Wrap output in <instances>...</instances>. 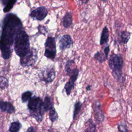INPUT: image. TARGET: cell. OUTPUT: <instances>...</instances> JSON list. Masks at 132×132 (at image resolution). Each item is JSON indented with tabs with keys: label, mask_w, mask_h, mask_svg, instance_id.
<instances>
[{
	"label": "cell",
	"mask_w": 132,
	"mask_h": 132,
	"mask_svg": "<svg viewBox=\"0 0 132 132\" xmlns=\"http://www.w3.org/2000/svg\"><path fill=\"white\" fill-rule=\"evenodd\" d=\"M22 29L20 19L14 14L9 13L3 19L2 25L0 47L2 57L6 60L12 54V46L18 32Z\"/></svg>",
	"instance_id": "1"
},
{
	"label": "cell",
	"mask_w": 132,
	"mask_h": 132,
	"mask_svg": "<svg viewBox=\"0 0 132 132\" xmlns=\"http://www.w3.org/2000/svg\"><path fill=\"white\" fill-rule=\"evenodd\" d=\"M14 50L20 58L26 56L30 51L29 37L25 31L21 30L17 34L13 44Z\"/></svg>",
	"instance_id": "2"
},
{
	"label": "cell",
	"mask_w": 132,
	"mask_h": 132,
	"mask_svg": "<svg viewBox=\"0 0 132 132\" xmlns=\"http://www.w3.org/2000/svg\"><path fill=\"white\" fill-rule=\"evenodd\" d=\"M124 59L121 54L112 53L108 60V65L111 70V74L117 81L121 80L124 66Z\"/></svg>",
	"instance_id": "3"
},
{
	"label": "cell",
	"mask_w": 132,
	"mask_h": 132,
	"mask_svg": "<svg viewBox=\"0 0 132 132\" xmlns=\"http://www.w3.org/2000/svg\"><path fill=\"white\" fill-rule=\"evenodd\" d=\"M27 106L30 116L34 118L38 122H41L45 112L42 98L37 96L31 97L29 100Z\"/></svg>",
	"instance_id": "4"
},
{
	"label": "cell",
	"mask_w": 132,
	"mask_h": 132,
	"mask_svg": "<svg viewBox=\"0 0 132 132\" xmlns=\"http://www.w3.org/2000/svg\"><path fill=\"white\" fill-rule=\"evenodd\" d=\"M44 45V56L46 58L54 60L56 55V46L55 38L52 37H47Z\"/></svg>",
	"instance_id": "5"
},
{
	"label": "cell",
	"mask_w": 132,
	"mask_h": 132,
	"mask_svg": "<svg viewBox=\"0 0 132 132\" xmlns=\"http://www.w3.org/2000/svg\"><path fill=\"white\" fill-rule=\"evenodd\" d=\"M38 59V52L37 50L32 48L26 56L20 58V64L23 67H31L33 65Z\"/></svg>",
	"instance_id": "6"
},
{
	"label": "cell",
	"mask_w": 132,
	"mask_h": 132,
	"mask_svg": "<svg viewBox=\"0 0 132 132\" xmlns=\"http://www.w3.org/2000/svg\"><path fill=\"white\" fill-rule=\"evenodd\" d=\"M79 73V70L78 69L74 68L70 72H69L67 74L70 76L69 80L65 84L64 89L65 91V92L67 95H69L71 92L72 90L74 88L75 82L77 80Z\"/></svg>",
	"instance_id": "7"
},
{
	"label": "cell",
	"mask_w": 132,
	"mask_h": 132,
	"mask_svg": "<svg viewBox=\"0 0 132 132\" xmlns=\"http://www.w3.org/2000/svg\"><path fill=\"white\" fill-rule=\"evenodd\" d=\"M56 76V72L53 67H48L41 71L39 78L41 81L48 84L52 82Z\"/></svg>",
	"instance_id": "8"
},
{
	"label": "cell",
	"mask_w": 132,
	"mask_h": 132,
	"mask_svg": "<svg viewBox=\"0 0 132 132\" xmlns=\"http://www.w3.org/2000/svg\"><path fill=\"white\" fill-rule=\"evenodd\" d=\"M48 11L44 6H41L33 10L29 15L33 19L41 21L43 20L47 15Z\"/></svg>",
	"instance_id": "9"
},
{
	"label": "cell",
	"mask_w": 132,
	"mask_h": 132,
	"mask_svg": "<svg viewBox=\"0 0 132 132\" xmlns=\"http://www.w3.org/2000/svg\"><path fill=\"white\" fill-rule=\"evenodd\" d=\"M73 41L71 36L69 35H64L60 38L59 43L60 50L62 51L69 48L72 44Z\"/></svg>",
	"instance_id": "10"
},
{
	"label": "cell",
	"mask_w": 132,
	"mask_h": 132,
	"mask_svg": "<svg viewBox=\"0 0 132 132\" xmlns=\"http://www.w3.org/2000/svg\"><path fill=\"white\" fill-rule=\"evenodd\" d=\"M94 118L96 122L98 124L102 122L105 118L104 114L102 110L101 105L98 102H96L95 103Z\"/></svg>",
	"instance_id": "11"
},
{
	"label": "cell",
	"mask_w": 132,
	"mask_h": 132,
	"mask_svg": "<svg viewBox=\"0 0 132 132\" xmlns=\"http://www.w3.org/2000/svg\"><path fill=\"white\" fill-rule=\"evenodd\" d=\"M0 108L2 111L6 112L9 114L12 113L15 111L14 107L9 102H4L1 101L0 104Z\"/></svg>",
	"instance_id": "12"
},
{
	"label": "cell",
	"mask_w": 132,
	"mask_h": 132,
	"mask_svg": "<svg viewBox=\"0 0 132 132\" xmlns=\"http://www.w3.org/2000/svg\"><path fill=\"white\" fill-rule=\"evenodd\" d=\"M131 36V33L127 30L121 31L118 35V41L120 44H126Z\"/></svg>",
	"instance_id": "13"
},
{
	"label": "cell",
	"mask_w": 132,
	"mask_h": 132,
	"mask_svg": "<svg viewBox=\"0 0 132 132\" xmlns=\"http://www.w3.org/2000/svg\"><path fill=\"white\" fill-rule=\"evenodd\" d=\"M109 33L107 26H105L102 30L100 38V43L101 45H103L107 44L109 41Z\"/></svg>",
	"instance_id": "14"
},
{
	"label": "cell",
	"mask_w": 132,
	"mask_h": 132,
	"mask_svg": "<svg viewBox=\"0 0 132 132\" xmlns=\"http://www.w3.org/2000/svg\"><path fill=\"white\" fill-rule=\"evenodd\" d=\"M16 1L17 0H1L2 4L4 6V12L7 13L10 11L16 2Z\"/></svg>",
	"instance_id": "15"
},
{
	"label": "cell",
	"mask_w": 132,
	"mask_h": 132,
	"mask_svg": "<svg viewBox=\"0 0 132 132\" xmlns=\"http://www.w3.org/2000/svg\"><path fill=\"white\" fill-rule=\"evenodd\" d=\"M72 14L71 12L68 11L64 14L62 19V24L64 28H68L72 25Z\"/></svg>",
	"instance_id": "16"
},
{
	"label": "cell",
	"mask_w": 132,
	"mask_h": 132,
	"mask_svg": "<svg viewBox=\"0 0 132 132\" xmlns=\"http://www.w3.org/2000/svg\"><path fill=\"white\" fill-rule=\"evenodd\" d=\"M43 108L45 112L54 108V103L53 100L50 96H46L45 97L44 101L43 102Z\"/></svg>",
	"instance_id": "17"
},
{
	"label": "cell",
	"mask_w": 132,
	"mask_h": 132,
	"mask_svg": "<svg viewBox=\"0 0 132 132\" xmlns=\"http://www.w3.org/2000/svg\"><path fill=\"white\" fill-rule=\"evenodd\" d=\"M85 126L86 128L84 130L85 132H95L96 126L92 119H89L86 122Z\"/></svg>",
	"instance_id": "18"
},
{
	"label": "cell",
	"mask_w": 132,
	"mask_h": 132,
	"mask_svg": "<svg viewBox=\"0 0 132 132\" xmlns=\"http://www.w3.org/2000/svg\"><path fill=\"white\" fill-rule=\"evenodd\" d=\"M22 127L21 123L19 121H14L11 123L9 131V132H19Z\"/></svg>",
	"instance_id": "19"
},
{
	"label": "cell",
	"mask_w": 132,
	"mask_h": 132,
	"mask_svg": "<svg viewBox=\"0 0 132 132\" xmlns=\"http://www.w3.org/2000/svg\"><path fill=\"white\" fill-rule=\"evenodd\" d=\"M94 58L98 61L100 63H103L105 62L107 59L104 54L102 52H97L94 55Z\"/></svg>",
	"instance_id": "20"
},
{
	"label": "cell",
	"mask_w": 132,
	"mask_h": 132,
	"mask_svg": "<svg viewBox=\"0 0 132 132\" xmlns=\"http://www.w3.org/2000/svg\"><path fill=\"white\" fill-rule=\"evenodd\" d=\"M48 115H49V118L52 122H55L57 120V119L58 118V114H57L55 109L54 108V107L49 110Z\"/></svg>",
	"instance_id": "21"
},
{
	"label": "cell",
	"mask_w": 132,
	"mask_h": 132,
	"mask_svg": "<svg viewBox=\"0 0 132 132\" xmlns=\"http://www.w3.org/2000/svg\"><path fill=\"white\" fill-rule=\"evenodd\" d=\"M32 92L30 91H27L23 92L21 95V100L23 102H26L31 98Z\"/></svg>",
	"instance_id": "22"
},
{
	"label": "cell",
	"mask_w": 132,
	"mask_h": 132,
	"mask_svg": "<svg viewBox=\"0 0 132 132\" xmlns=\"http://www.w3.org/2000/svg\"><path fill=\"white\" fill-rule=\"evenodd\" d=\"M0 87H1V89L2 90H3V89H5L6 88H7L8 87V85H9V83H8V79L4 77V76H1V78H0Z\"/></svg>",
	"instance_id": "23"
},
{
	"label": "cell",
	"mask_w": 132,
	"mask_h": 132,
	"mask_svg": "<svg viewBox=\"0 0 132 132\" xmlns=\"http://www.w3.org/2000/svg\"><path fill=\"white\" fill-rule=\"evenodd\" d=\"M81 107V103L79 101L76 102L74 104V112H73V119H74L80 110Z\"/></svg>",
	"instance_id": "24"
},
{
	"label": "cell",
	"mask_w": 132,
	"mask_h": 132,
	"mask_svg": "<svg viewBox=\"0 0 132 132\" xmlns=\"http://www.w3.org/2000/svg\"><path fill=\"white\" fill-rule=\"evenodd\" d=\"M118 128L120 132H129L126 124L123 122H121L118 124Z\"/></svg>",
	"instance_id": "25"
},
{
	"label": "cell",
	"mask_w": 132,
	"mask_h": 132,
	"mask_svg": "<svg viewBox=\"0 0 132 132\" xmlns=\"http://www.w3.org/2000/svg\"><path fill=\"white\" fill-rule=\"evenodd\" d=\"M109 51H110V48H109V45H107V46H106L104 48V53L106 57V58L108 59V55L109 53Z\"/></svg>",
	"instance_id": "26"
},
{
	"label": "cell",
	"mask_w": 132,
	"mask_h": 132,
	"mask_svg": "<svg viewBox=\"0 0 132 132\" xmlns=\"http://www.w3.org/2000/svg\"><path fill=\"white\" fill-rule=\"evenodd\" d=\"M26 132H37V131H36L35 128L34 127L31 126V127H29V128L27 129Z\"/></svg>",
	"instance_id": "27"
},
{
	"label": "cell",
	"mask_w": 132,
	"mask_h": 132,
	"mask_svg": "<svg viewBox=\"0 0 132 132\" xmlns=\"http://www.w3.org/2000/svg\"><path fill=\"white\" fill-rule=\"evenodd\" d=\"M91 86H90V85L86 87V90H87V91L90 90L91 89Z\"/></svg>",
	"instance_id": "28"
},
{
	"label": "cell",
	"mask_w": 132,
	"mask_h": 132,
	"mask_svg": "<svg viewBox=\"0 0 132 132\" xmlns=\"http://www.w3.org/2000/svg\"><path fill=\"white\" fill-rule=\"evenodd\" d=\"M90 0H85V2H84V3H87Z\"/></svg>",
	"instance_id": "29"
},
{
	"label": "cell",
	"mask_w": 132,
	"mask_h": 132,
	"mask_svg": "<svg viewBox=\"0 0 132 132\" xmlns=\"http://www.w3.org/2000/svg\"><path fill=\"white\" fill-rule=\"evenodd\" d=\"M107 0H102V1L103 2H104V3H106V2H107Z\"/></svg>",
	"instance_id": "30"
},
{
	"label": "cell",
	"mask_w": 132,
	"mask_h": 132,
	"mask_svg": "<svg viewBox=\"0 0 132 132\" xmlns=\"http://www.w3.org/2000/svg\"><path fill=\"white\" fill-rule=\"evenodd\" d=\"M79 1H81V2H82V3H84V2H85V0H79Z\"/></svg>",
	"instance_id": "31"
}]
</instances>
